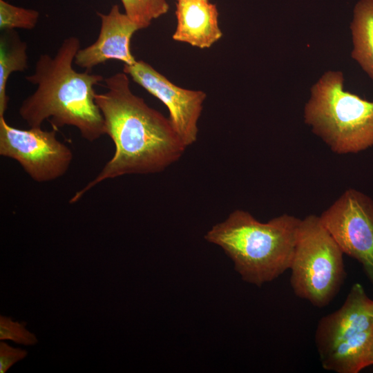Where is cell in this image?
Here are the masks:
<instances>
[{
  "label": "cell",
  "mask_w": 373,
  "mask_h": 373,
  "mask_svg": "<svg viewBox=\"0 0 373 373\" xmlns=\"http://www.w3.org/2000/svg\"><path fill=\"white\" fill-rule=\"evenodd\" d=\"M104 82L106 90L96 93L95 99L115 151L99 173L73 196L70 204L105 180L162 171L187 148L169 119L132 92L126 73H117Z\"/></svg>",
  "instance_id": "6da1fadb"
},
{
  "label": "cell",
  "mask_w": 373,
  "mask_h": 373,
  "mask_svg": "<svg viewBox=\"0 0 373 373\" xmlns=\"http://www.w3.org/2000/svg\"><path fill=\"white\" fill-rule=\"evenodd\" d=\"M80 45L79 39L71 36L62 41L54 57L39 56L34 72L26 77L37 88L22 102L19 114L30 128L41 127L49 120L56 130L64 126L75 127L84 139L92 142L106 134L94 89L104 79L73 68Z\"/></svg>",
  "instance_id": "7a4b0ae2"
},
{
  "label": "cell",
  "mask_w": 373,
  "mask_h": 373,
  "mask_svg": "<svg viewBox=\"0 0 373 373\" xmlns=\"http://www.w3.org/2000/svg\"><path fill=\"white\" fill-rule=\"evenodd\" d=\"M301 219L282 214L266 222L236 209L204 239L220 247L246 283L260 287L289 269Z\"/></svg>",
  "instance_id": "3957f363"
},
{
  "label": "cell",
  "mask_w": 373,
  "mask_h": 373,
  "mask_svg": "<svg viewBox=\"0 0 373 373\" xmlns=\"http://www.w3.org/2000/svg\"><path fill=\"white\" fill-rule=\"evenodd\" d=\"M304 120L335 153L373 146V101L345 90L341 71H327L312 86Z\"/></svg>",
  "instance_id": "277c9868"
},
{
  "label": "cell",
  "mask_w": 373,
  "mask_h": 373,
  "mask_svg": "<svg viewBox=\"0 0 373 373\" xmlns=\"http://www.w3.org/2000/svg\"><path fill=\"white\" fill-rule=\"evenodd\" d=\"M314 342L325 370L358 373L373 365V300L360 283L340 308L319 320Z\"/></svg>",
  "instance_id": "5b68a950"
},
{
  "label": "cell",
  "mask_w": 373,
  "mask_h": 373,
  "mask_svg": "<svg viewBox=\"0 0 373 373\" xmlns=\"http://www.w3.org/2000/svg\"><path fill=\"white\" fill-rule=\"evenodd\" d=\"M343 254L319 216L301 219L289 267L294 294L316 307L328 305L345 278Z\"/></svg>",
  "instance_id": "8992f818"
},
{
  "label": "cell",
  "mask_w": 373,
  "mask_h": 373,
  "mask_svg": "<svg viewBox=\"0 0 373 373\" xmlns=\"http://www.w3.org/2000/svg\"><path fill=\"white\" fill-rule=\"evenodd\" d=\"M56 129H20L0 117V155L16 160L35 182L63 176L73 160L70 149L56 137Z\"/></svg>",
  "instance_id": "52a82bcc"
},
{
  "label": "cell",
  "mask_w": 373,
  "mask_h": 373,
  "mask_svg": "<svg viewBox=\"0 0 373 373\" xmlns=\"http://www.w3.org/2000/svg\"><path fill=\"white\" fill-rule=\"evenodd\" d=\"M319 218L343 253L360 262L373 285V200L349 189Z\"/></svg>",
  "instance_id": "ba28073f"
},
{
  "label": "cell",
  "mask_w": 373,
  "mask_h": 373,
  "mask_svg": "<svg viewBox=\"0 0 373 373\" xmlns=\"http://www.w3.org/2000/svg\"><path fill=\"white\" fill-rule=\"evenodd\" d=\"M123 72L167 108L169 119L186 147L198 140V120L207 95L178 86L142 60L124 64Z\"/></svg>",
  "instance_id": "9c48e42d"
},
{
  "label": "cell",
  "mask_w": 373,
  "mask_h": 373,
  "mask_svg": "<svg viewBox=\"0 0 373 373\" xmlns=\"http://www.w3.org/2000/svg\"><path fill=\"white\" fill-rule=\"evenodd\" d=\"M101 25L97 40L86 48H80L74 63L86 70H90L111 59L121 61L126 65L136 61L131 50V41L140 26L117 5H113L108 13L97 12Z\"/></svg>",
  "instance_id": "30bf717a"
},
{
  "label": "cell",
  "mask_w": 373,
  "mask_h": 373,
  "mask_svg": "<svg viewBox=\"0 0 373 373\" xmlns=\"http://www.w3.org/2000/svg\"><path fill=\"white\" fill-rule=\"evenodd\" d=\"M175 15V41L200 49L210 48L222 37L215 4L204 0H178Z\"/></svg>",
  "instance_id": "8fae6325"
},
{
  "label": "cell",
  "mask_w": 373,
  "mask_h": 373,
  "mask_svg": "<svg viewBox=\"0 0 373 373\" xmlns=\"http://www.w3.org/2000/svg\"><path fill=\"white\" fill-rule=\"evenodd\" d=\"M351 55L373 80V0H359L350 23Z\"/></svg>",
  "instance_id": "7c38bea8"
},
{
  "label": "cell",
  "mask_w": 373,
  "mask_h": 373,
  "mask_svg": "<svg viewBox=\"0 0 373 373\" xmlns=\"http://www.w3.org/2000/svg\"><path fill=\"white\" fill-rule=\"evenodd\" d=\"M28 69L27 44L14 30H1L0 36V117L4 116L9 97L6 86L10 75Z\"/></svg>",
  "instance_id": "4fadbf2b"
},
{
  "label": "cell",
  "mask_w": 373,
  "mask_h": 373,
  "mask_svg": "<svg viewBox=\"0 0 373 373\" xmlns=\"http://www.w3.org/2000/svg\"><path fill=\"white\" fill-rule=\"evenodd\" d=\"M125 13L141 29L149 26L153 20L166 14L169 6L166 0H121Z\"/></svg>",
  "instance_id": "5bb4252c"
},
{
  "label": "cell",
  "mask_w": 373,
  "mask_h": 373,
  "mask_svg": "<svg viewBox=\"0 0 373 373\" xmlns=\"http://www.w3.org/2000/svg\"><path fill=\"white\" fill-rule=\"evenodd\" d=\"M39 17L37 10L16 6L5 0H0L1 30L15 28L32 30L36 26Z\"/></svg>",
  "instance_id": "9a60e30c"
},
{
  "label": "cell",
  "mask_w": 373,
  "mask_h": 373,
  "mask_svg": "<svg viewBox=\"0 0 373 373\" xmlns=\"http://www.w3.org/2000/svg\"><path fill=\"white\" fill-rule=\"evenodd\" d=\"M26 322L13 321L11 317L0 316V340H9L24 345H34L38 343L35 334L26 328Z\"/></svg>",
  "instance_id": "2e32d148"
},
{
  "label": "cell",
  "mask_w": 373,
  "mask_h": 373,
  "mask_svg": "<svg viewBox=\"0 0 373 373\" xmlns=\"http://www.w3.org/2000/svg\"><path fill=\"white\" fill-rule=\"evenodd\" d=\"M28 352L19 347H13L3 341L0 342V373L6 372L14 364L23 359Z\"/></svg>",
  "instance_id": "e0dca14e"
},
{
  "label": "cell",
  "mask_w": 373,
  "mask_h": 373,
  "mask_svg": "<svg viewBox=\"0 0 373 373\" xmlns=\"http://www.w3.org/2000/svg\"><path fill=\"white\" fill-rule=\"evenodd\" d=\"M177 1H178V0H177ZM204 1H209V0H204Z\"/></svg>",
  "instance_id": "ac0fdd59"
}]
</instances>
